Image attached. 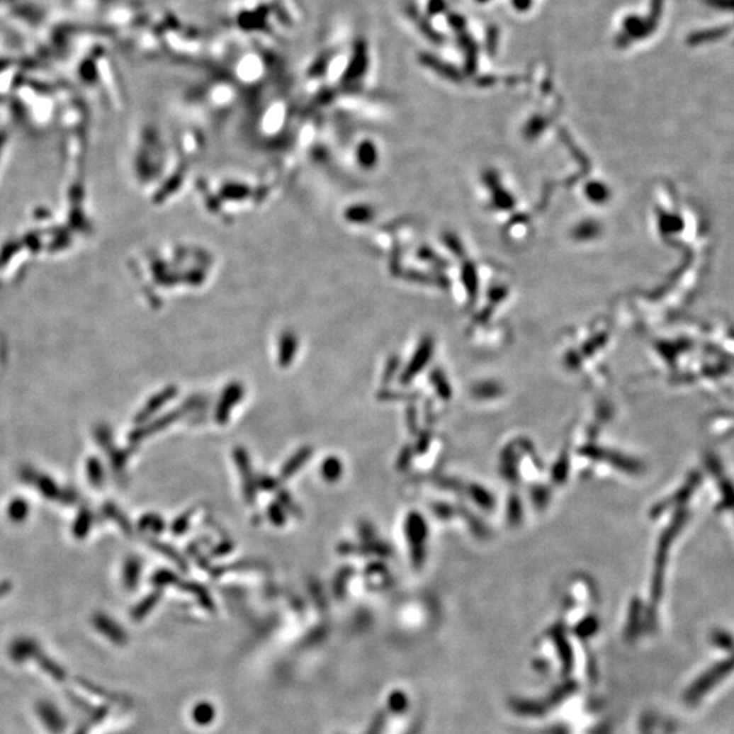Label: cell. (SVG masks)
Returning a JSON list of instances; mask_svg holds the SVG:
<instances>
[{
    "label": "cell",
    "mask_w": 734,
    "mask_h": 734,
    "mask_svg": "<svg viewBox=\"0 0 734 734\" xmlns=\"http://www.w3.org/2000/svg\"><path fill=\"white\" fill-rule=\"evenodd\" d=\"M242 396H244V388L241 384L229 385L225 389L220 401L218 404L217 414H215V420L219 424H225L227 422L234 405L242 399Z\"/></svg>",
    "instance_id": "2"
},
{
    "label": "cell",
    "mask_w": 734,
    "mask_h": 734,
    "mask_svg": "<svg viewBox=\"0 0 734 734\" xmlns=\"http://www.w3.org/2000/svg\"><path fill=\"white\" fill-rule=\"evenodd\" d=\"M313 453V449L306 446V448H302L300 451H297L287 463L286 465L282 468V472H281V479L282 480H287L290 479L293 475H295V472L303 467L306 464V461L310 458Z\"/></svg>",
    "instance_id": "6"
},
{
    "label": "cell",
    "mask_w": 734,
    "mask_h": 734,
    "mask_svg": "<svg viewBox=\"0 0 734 734\" xmlns=\"http://www.w3.org/2000/svg\"><path fill=\"white\" fill-rule=\"evenodd\" d=\"M321 475L329 483H334L336 480H339L341 478V475H343V464H341V461L337 457H328V458H325L324 463H322V467H321Z\"/></svg>",
    "instance_id": "7"
},
{
    "label": "cell",
    "mask_w": 734,
    "mask_h": 734,
    "mask_svg": "<svg viewBox=\"0 0 734 734\" xmlns=\"http://www.w3.org/2000/svg\"><path fill=\"white\" fill-rule=\"evenodd\" d=\"M189 408H191V405H183L179 411L169 412L167 415H165L164 417H161V419H159V420H157V422H154V423L150 424V426L145 427L143 430L134 433L131 438L135 439V441H137V439H140V438H145V436H149V435L158 433L159 430H162V427H166L169 424H171L173 422L179 420L180 417H183L184 414H186V412H188V410H189Z\"/></svg>",
    "instance_id": "5"
},
{
    "label": "cell",
    "mask_w": 734,
    "mask_h": 734,
    "mask_svg": "<svg viewBox=\"0 0 734 734\" xmlns=\"http://www.w3.org/2000/svg\"><path fill=\"white\" fill-rule=\"evenodd\" d=\"M295 355V339L291 336H287L282 339V347L279 354V362L281 366H288L293 361V356Z\"/></svg>",
    "instance_id": "8"
},
{
    "label": "cell",
    "mask_w": 734,
    "mask_h": 734,
    "mask_svg": "<svg viewBox=\"0 0 734 734\" xmlns=\"http://www.w3.org/2000/svg\"><path fill=\"white\" fill-rule=\"evenodd\" d=\"M177 392H179V390H177V388H176V386H169V388H166L165 390H162V392H159L158 395H155V396H154V397H152V399H151V400L145 405V408L139 412V415L136 417V422H137V423H140V422H146L151 415H154L157 411H159V408H161L162 405H165V404H167L169 401L171 400V399L177 395Z\"/></svg>",
    "instance_id": "4"
},
{
    "label": "cell",
    "mask_w": 734,
    "mask_h": 734,
    "mask_svg": "<svg viewBox=\"0 0 734 734\" xmlns=\"http://www.w3.org/2000/svg\"><path fill=\"white\" fill-rule=\"evenodd\" d=\"M234 460H235L237 467L239 468V470L242 473L245 499L252 503V502L254 501V498H256V483H254L253 476H252V468L247 451H244L242 448H237L234 451Z\"/></svg>",
    "instance_id": "3"
},
{
    "label": "cell",
    "mask_w": 734,
    "mask_h": 734,
    "mask_svg": "<svg viewBox=\"0 0 734 734\" xmlns=\"http://www.w3.org/2000/svg\"><path fill=\"white\" fill-rule=\"evenodd\" d=\"M140 529H147V531H152L155 533H159L165 529V522L162 518L158 517V516H146V517L140 519Z\"/></svg>",
    "instance_id": "9"
},
{
    "label": "cell",
    "mask_w": 734,
    "mask_h": 734,
    "mask_svg": "<svg viewBox=\"0 0 734 734\" xmlns=\"http://www.w3.org/2000/svg\"><path fill=\"white\" fill-rule=\"evenodd\" d=\"M291 0H238L230 13L235 32L251 34L252 38H279L272 23L283 35L294 32L298 16Z\"/></svg>",
    "instance_id": "1"
},
{
    "label": "cell",
    "mask_w": 734,
    "mask_h": 734,
    "mask_svg": "<svg viewBox=\"0 0 734 734\" xmlns=\"http://www.w3.org/2000/svg\"><path fill=\"white\" fill-rule=\"evenodd\" d=\"M38 488L45 492L48 497H56V487L53 485V483L48 480L47 478H41L38 482H37Z\"/></svg>",
    "instance_id": "14"
},
{
    "label": "cell",
    "mask_w": 734,
    "mask_h": 734,
    "mask_svg": "<svg viewBox=\"0 0 734 734\" xmlns=\"http://www.w3.org/2000/svg\"><path fill=\"white\" fill-rule=\"evenodd\" d=\"M89 472H90L89 478H90L91 483L94 484V485H100L101 482H102V476H103L100 463L96 461V460H91L90 464H89Z\"/></svg>",
    "instance_id": "13"
},
{
    "label": "cell",
    "mask_w": 734,
    "mask_h": 734,
    "mask_svg": "<svg viewBox=\"0 0 734 734\" xmlns=\"http://www.w3.org/2000/svg\"><path fill=\"white\" fill-rule=\"evenodd\" d=\"M192 513L193 510H189L186 512L183 516L177 518L174 522H173V526H171V532L177 536L183 534L184 532H186L188 526H189V522H191V517H192Z\"/></svg>",
    "instance_id": "11"
},
{
    "label": "cell",
    "mask_w": 734,
    "mask_h": 734,
    "mask_svg": "<svg viewBox=\"0 0 734 734\" xmlns=\"http://www.w3.org/2000/svg\"><path fill=\"white\" fill-rule=\"evenodd\" d=\"M26 513H28V504L25 502L14 501L10 504L9 516H10V518H13L14 521L23 519V518L26 517Z\"/></svg>",
    "instance_id": "12"
},
{
    "label": "cell",
    "mask_w": 734,
    "mask_h": 734,
    "mask_svg": "<svg viewBox=\"0 0 734 734\" xmlns=\"http://www.w3.org/2000/svg\"><path fill=\"white\" fill-rule=\"evenodd\" d=\"M89 525H90V516H89V513H87V514L81 516V518L78 519V522H77V525H75V529H78L79 526H82L81 529H82L84 532H86V531L89 529ZM78 532H79V531H78Z\"/></svg>",
    "instance_id": "15"
},
{
    "label": "cell",
    "mask_w": 734,
    "mask_h": 734,
    "mask_svg": "<svg viewBox=\"0 0 734 734\" xmlns=\"http://www.w3.org/2000/svg\"><path fill=\"white\" fill-rule=\"evenodd\" d=\"M268 517L275 525H278V526L283 525L284 522H286V513H284L283 507L279 506L278 503L269 504V507H268Z\"/></svg>",
    "instance_id": "10"
}]
</instances>
